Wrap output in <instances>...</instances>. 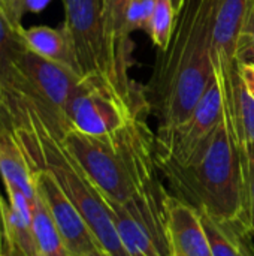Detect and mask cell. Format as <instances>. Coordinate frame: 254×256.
Segmentation results:
<instances>
[{
    "instance_id": "cell-1",
    "label": "cell",
    "mask_w": 254,
    "mask_h": 256,
    "mask_svg": "<svg viewBox=\"0 0 254 256\" xmlns=\"http://www.w3.org/2000/svg\"><path fill=\"white\" fill-rule=\"evenodd\" d=\"M214 15L216 0H186L177 12L168 48L156 56L144 94L148 108L159 116L160 128L184 122L216 75Z\"/></svg>"
},
{
    "instance_id": "cell-2",
    "label": "cell",
    "mask_w": 254,
    "mask_h": 256,
    "mask_svg": "<svg viewBox=\"0 0 254 256\" xmlns=\"http://www.w3.org/2000/svg\"><path fill=\"white\" fill-rule=\"evenodd\" d=\"M60 142L109 206L127 202L156 180V135L142 116L105 136L70 129Z\"/></svg>"
},
{
    "instance_id": "cell-3",
    "label": "cell",
    "mask_w": 254,
    "mask_h": 256,
    "mask_svg": "<svg viewBox=\"0 0 254 256\" xmlns=\"http://www.w3.org/2000/svg\"><path fill=\"white\" fill-rule=\"evenodd\" d=\"M157 168L169 180L175 192L172 196L205 213L222 226L238 224L241 162L226 112L184 164H162Z\"/></svg>"
},
{
    "instance_id": "cell-4",
    "label": "cell",
    "mask_w": 254,
    "mask_h": 256,
    "mask_svg": "<svg viewBox=\"0 0 254 256\" xmlns=\"http://www.w3.org/2000/svg\"><path fill=\"white\" fill-rule=\"evenodd\" d=\"M13 134L31 170L43 168L52 174L88 224L102 249L112 256H130L118 237L111 206L64 150L61 142L43 128L39 118L28 112L27 126L13 129Z\"/></svg>"
},
{
    "instance_id": "cell-5",
    "label": "cell",
    "mask_w": 254,
    "mask_h": 256,
    "mask_svg": "<svg viewBox=\"0 0 254 256\" xmlns=\"http://www.w3.org/2000/svg\"><path fill=\"white\" fill-rule=\"evenodd\" d=\"M21 98L27 112L34 114L43 128L58 141L70 130L67 106L82 76L43 58L28 46L21 58Z\"/></svg>"
},
{
    "instance_id": "cell-6",
    "label": "cell",
    "mask_w": 254,
    "mask_h": 256,
    "mask_svg": "<svg viewBox=\"0 0 254 256\" xmlns=\"http://www.w3.org/2000/svg\"><path fill=\"white\" fill-rule=\"evenodd\" d=\"M148 108L145 98H127L112 84L99 78H82L67 106L70 129L91 136L111 135Z\"/></svg>"
},
{
    "instance_id": "cell-7",
    "label": "cell",
    "mask_w": 254,
    "mask_h": 256,
    "mask_svg": "<svg viewBox=\"0 0 254 256\" xmlns=\"http://www.w3.org/2000/svg\"><path fill=\"white\" fill-rule=\"evenodd\" d=\"M64 6V26L72 38L76 58L84 78H99L117 87L127 98H145V94L129 96L120 86L103 22L100 0H61Z\"/></svg>"
},
{
    "instance_id": "cell-8",
    "label": "cell",
    "mask_w": 254,
    "mask_h": 256,
    "mask_svg": "<svg viewBox=\"0 0 254 256\" xmlns=\"http://www.w3.org/2000/svg\"><path fill=\"white\" fill-rule=\"evenodd\" d=\"M223 116V88L216 74L201 100L184 122L172 128H159L156 135L157 165L184 164L196 147L216 129Z\"/></svg>"
},
{
    "instance_id": "cell-9",
    "label": "cell",
    "mask_w": 254,
    "mask_h": 256,
    "mask_svg": "<svg viewBox=\"0 0 254 256\" xmlns=\"http://www.w3.org/2000/svg\"><path fill=\"white\" fill-rule=\"evenodd\" d=\"M33 172L37 196L46 207L70 256H84L102 248L82 214L63 192L52 174L43 168Z\"/></svg>"
},
{
    "instance_id": "cell-10",
    "label": "cell",
    "mask_w": 254,
    "mask_h": 256,
    "mask_svg": "<svg viewBox=\"0 0 254 256\" xmlns=\"http://www.w3.org/2000/svg\"><path fill=\"white\" fill-rule=\"evenodd\" d=\"M27 44L0 10V118L10 129L25 128L28 112L21 98V58Z\"/></svg>"
},
{
    "instance_id": "cell-11",
    "label": "cell",
    "mask_w": 254,
    "mask_h": 256,
    "mask_svg": "<svg viewBox=\"0 0 254 256\" xmlns=\"http://www.w3.org/2000/svg\"><path fill=\"white\" fill-rule=\"evenodd\" d=\"M132 0H105L102 12L105 32L121 88L129 96H139L144 88L138 87L129 76L132 66V40L127 30V10Z\"/></svg>"
},
{
    "instance_id": "cell-12",
    "label": "cell",
    "mask_w": 254,
    "mask_h": 256,
    "mask_svg": "<svg viewBox=\"0 0 254 256\" xmlns=\"http://www.w3.org/2000/svg\"><path fill=\"white\" fill-rule=\"evenodd\" d=\"M168 236L172 256H211L199 212L172 195L168 198Z\"/></svg>"
},
{
    "instance_id": "cell-13",
    "label": "cell",
    "mask_w": 254,
    "mask_h": 256,
    "mask_svg": "<svg viewBox=\"0 0 254 256\" xmlns=\"http://www.w3.org/2000/svg\"><path fill=\"white\" fill-rule=\"evenodd\" d=\"M217 75L223 88L225 112L237 147L254 148V98L246 88L237 64L231 70Z\"/></svg>"
},
{
    "instance_id": "cell-14",
    "label": "cell",
    "mask_w": 254,
    "mask_h": 256,
    "mask_svg": "<svg viewBox=\"0 0 254 256\" xmlns=\"http://www.w3.org/2000/svg\"><path fill=\"white\" fill-rule=\"evenodd\" d=\"M250 0H216L213 58L217 74L231 70L235 64V46Z\"/></svg>"
},
{
    "instance_id": "cell-15",
    "label": "cell",
    "mask_w": 254,
    "mask_h": 256,
    "mask_svg": "<svg viewBox=\"0 0 254 256\" xmlns=\"http://www.w3.org/2000/svg\"><path fill=\"white\" fill-rule=\"evenodd\" d=\"M21 34L31 51L82 76L72 38L64 24L57 28L48 26L21 28Z\"/></svg>"
},
{
    "instance_id": "cell-16",
    "label": "cell",
    "mask_w": 254,
    "mask_h": 256,
    "mask_svg": "<svg viewBox=\"0 0 254 256\" xmlns=\"http://www.w3.org/2000/svg\"><path fill=\"white\" fill-rule=\"evenodd\" d=\"M0 174L6 186L24 192L30 200L37 198L34 172L13 130H6L0 136Z\"/></svg>"
},
{
    "instance_id": "cell-17",
    "label": "cell",
    "mask_w": 254,
    "mask_h": 256,
    "mask_svg": "<svg viewBox=\"0 0 254 256\" xmlns=\"http://www.w3.org/2000/svg\"><path fill=\"white\" fill-rule=\"evenodd\" d=\"M0 234L18 256H40L33 225L27 222L0 192Z\"/></svg>"
},
{
    "instance_id": "cell-18",
    "label": "cell",
    "mask_w": 254,
    "mask_h": 256,
    "mask_svg": "<svg viewBox=\"0 0 254 256\" xmlns=\"http://www.w3.org/2000/svg\"><path fill=\"white\" fill-rule=\"evenodd\" d=\"M241 162V213L232 228L240 236L254 232V148H238Z\"/></svg>"
},
{
    "instance_id": "cell-19",
    "label": "cell",
    "mask_w": 254,
    "mask_h": 256,
    "mask_svg": "<svg viewBox=\"0 0 254 256\" xmlns=\"http://www.w3.org/2000/svg\"><path fill=\"white\" fill-rule=\"evenodd\" d=\"M31 225L40 256H70L55 224L39 196L36 198Z\"/></svg>"
},
{
    "instance_id": "cell-20",
    "label": "cell",
    "mask_w": 254,
    "mask_h": 256,
    "mask_svg": "<svg viewBox=\"0 0 254 256\" xmlns=\"http://www.w3.org/2000/svg\"><path fill=\"white\" fill-rule=\"evenodd\" d=\"M208 237L211 256H250L240 234L228 226L219 225L205 213H199Z\"/></svg>"
},
{
    "instance_id": "cell-21",
    "label": "cell",
    "mask_w": 254,
    "mask_h": 256,
    "mask_svg": "<svg viewBox=\"0 0 254 256\" xmlns=\"http://www.w3.org/2000/svg\"><path fill=\"white\" fill-rule=\"evenodd\" d=\"M177 12L172 0H156L153 16L150 20L147 33L159 51L168 48L175 28Z\"/></svg>"
},
{
    "instance_id": "cell-22",
    "label": "cell",
    "mask_w": 254,
    "mask_h": 256,
    "mask_svg": "<svg viewBox=\"0 0 254 256\" xmlns=\"http://www.w3.org/2000/svg\"><path fill=\"white\" fill-rule=\"evenodd\" d=\"M237 64L254 66V0L249 2L235 46Z\"/></svg>"
},
{
    "instance_id": "cell-23",
    "label": "cell",
    "mask_w": 254,
    "mask_h": 256,
    "mask_svg": "<svg viewBox=\"0 0 254 256\" xmlns=\"http://www.w3.org/2000/svg\"><path fill=\"white\" fill-rule=\"evenodd\" d=\"M156 0H132L127 10V30L129 33L148 28L153 16Z\"/></svg>"
},
{
    "instance_id": "cell-24",
    "label": "cell",
    "mask_w": 254,
    "mask_h": 256,
    "mask_svg": "<svg viewBox=\"0 0 254 256\" xmlns=\"http://www.w3.org/2000/svg\"><path fill=\"white\" fill-rule=\"evenodd\" d=\"M0 10L4 18L13 26L15 28H22L21 21L25 9V0H0Z\"/></svg>"
},
{
    "instance_id": "cell-25",
    "label": "cell",
    "mask_w": 254,
    "mask_h": 256,
    "mask_svg": "<svg viewBox=\"0 0 254 256\" xmlns=\"http://www.w3.org/2000/svg\"><path fill=\"white\" fill-rule=\"evenodd\" d=\"M237 66H238V72L246 88L254 98V66H250V64H237Z\"/></svg>"
},
{
    "instance_id": "cell-26",
    "label": "cell",
    "mask_w": 254,
    "mask_h": 256,
    "mask_svg": "<svg viewBox=\"0 0 254 256\" xmlns=\"http://www.w3.org/2000/svg\"><path fill=\"white\" fill-rule=\"evenodd\" d=\"M51 0H25V9L31 12H40L48 6Z\"/></svg>"
},
{
    "instance_id": "cell-27",
    "label": "cell",
    "mask_w": 254,
    "mask_h": 256,
    "mask_svg": "<svg viewBox=\"0 0 254 256\" xmlns=\"http://www.w3.org/2000/svg\"><path fill=\"white\" fill-rule=\"evenodd\" d=\"M15 254L12 252V249L9 248L7 242L3 238V236L0 234V256H13Z\"/></svg>"
},
{
    "instance_id": "cell-28",
    "label": "cell",
    "mask_w": 254,
    "mask_h": 256,
    "mask_svg": "<svg viewBox=\"0 0 254 256\" xmlns=\"http://www.w3.org/2000/svg\"><path fill=\"white\" fill-rule=\"evenodd\" d=\"M84 256H112L111 254H108L105 249H102V248H99V249H96V250H93V252H90V254H87V255Z\"/></svg>"
},
{
    "instance_id": "cell-29",
    "label": "cell",
    "mask_w": 254,
    "mask_h": 256,
    "mask_svg": "<svg viewBox=\"0 0 254 256\" xmlns=\"http://www.w3.org/2000/svg\"><path fill=\"white\" fill-rule=\"evenodd\" d=\"M184 2H186V0H172V4H174V8H175V12H178V10L183 8Z\"/></svg>"
},
{
    "instance_id": "cell-30",
    "label": "cell",
    "mask_w": 254,
    "mask_h": 256,
    "mask_svg": "<svg viewBox=\"0 0 254 256\" xmlns=\"http://www.w3.org/2000/svg\"><path fill=\"white\" fill-rule=\"evenodd\" d=\"M6 130H10V129H9V128H7V126H6L4 123H3V120L0 118V136H1V135H3V134L6 132Z\"/></svg>"
},
{
    "instance_id": "cell-31",
    "label": "cell",
    "mask_w": 254,
    "mask_h": 256,
    "mask_svg": "<svg viewBox=\"0 0 254 256\" xmlns=\"http://www.w3.org/2000/svg\"><path fill=\"white\" fill-rule=\"evenodd\" d=\"M102 2V8H103V3H105V0H100Z\"/></svg>"
},
{
    "instance_id": "cell-32",
    "label": "cell",
    "mask_w": 254,
    "mask_h": 256,
    "mask_svg": "<svg viewBox=\"0 0 254 256\" xmlns=\"http://www.w3.org/2000/svg\"><path fill=\"white\" fill-rule=\"evenodd\" d=\"M241 238H243V236H241ZM244 246H246V244H244ZM246 249H247V248H246ZM247 252H249V250H247ZM249 254H250V252H249ZM252 256V255H250Z\"/></svg>"
},
{
    "instance_id": "cell-33",
    "label": "cell",
    "mask_w": 254,
    "mask_h": 256,
    "mask_svg": "<svg viewBox=\"0 0 254 256\" xmlns=\"http://www.w3.org/2000/svg\"><path fill=\"white\" fill-rule=\"evenodd\" d=\"M253 236H254V232H253Z\"/></svg>"
}]
</instances>
